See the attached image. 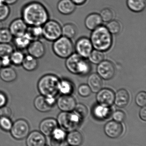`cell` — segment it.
<instances>
[{"label":"cell","instance_id":"6da1fadb","mask_svg":"<svg viewBox=\"0 0 146 146\" xmlns=\"http://www.w3.org/2000/svg\"><path fill=\"white\" fill-rule=\"evenodd\" d=\"M21 17L28 26H42L49 20V15L43 4L32 1L23 6Z\"/></svg>","mask_w":146,"mask_h":146},{"label":"cell","instance_id":"7a4b0ae2","mask_svg":"<svg viewBox=\"0 0 146 146\" xmlns=\"http://www.w3.org/2000/svg\"><path fill=\"white\" fill-rule=\"evenodd\" d=\"M90 40L93 48L103 52L109 50L113 43L112 34L106 27L102 25L93 31Z\"/></svg>","mask_w":146,"mask_h":146},{"label":"cell","instance_id":"3957f363","mask_svg":"<svg viewBox=\"0 0 146 146\" xmlns=\"http://www.w3.org/2000/svg\"><path fill=\"white\" fill-rule=\"evenodd\" d=\"M60 80L57 76L53 74L44 75L38 81V91L43 96L56 97L59 93Z\"/></svg>","mask_w":146,"mask_h":146},{"label":"cell","instance_id":"277c9868","mask_svg":"<svg viewBox=\"0 0 146 146\" xmlns=\"http://www.w3.org/2000/svg\"><path fill=\"white\" fill-rule=\"evenodd\" d=\"M65 65L67 70L75 74L86 75L91 69L90 64L77 53H73L67 57Z\"/></svg>","mask_w":146,"mask_h":146},{"label":"cell","instance_id":"5b68a950","mask_svg":"<svg viewBox=\"0 0 146 146\" xmlns=\"http://www.w3.org/2000/svg\"><path fill=\"white\" fill-rule=\"evenodd\" d=\"M81 120L74 112L62 111L57 116V121L63 130L70 132L75 130L79 127Z\"/></svg>","mask_w":146,"mask_h":146},{"label":"cell","instance_id":"8992f818","mask_svg":"<svg viewBox=\"0 0 146 146\" xmlns=\"http://www.w3.org/2000/svg\"><path fill=\"white\" fill-rule=\"evenodd\" d=\"M53 42V52L58 57L67 59L73 53V44L69 38L63 36Z\"/></svg>","mask_w":146,"mask_h":146},{"label":"cell","instance_id":"52a82bcc","mask_svg":"<svg viewBox=\"0 0 146 146\" xmlns=\"http://www.w3.org/2000/svg\"><path fill=\"white\" fill-rule=\"evenodd\" d=\"M43 38L50 42H54L61 36L62 27L58 22L49 20L43 26Z\"/></svg>","mask_w":146,"mask_h":146},{"label":"cell","instance_id":"ba28073f","mask_svg":"<svg viewBox=\"0 0 146 146\" xmlns=\"http://www.w3.org/2000/svg\"><path fill=\"white\" fill-rule=\"evenodd\" d=\"M11 135L15 139L21 140L28 136L30 131L29 123L24 119H19L13 124L10 129Z\"/></svg>","mask_w":146,"mask_h":146},{"label":"cell","instance_id":"9c48e42d","mask_svg":"<svg viewBox=\"0 0 146 146\" xmlns=\"http://www.w3.org/2000/svg\"><path fill=\"white\" fill-rule=\"evenodd\" d=\"M97 74L105 80H110L112 79L115 73V68L114 64L109 60L103 61L98 65L97 67Z\"/></svg>","mask_w":146,"mask_h":146},{"label":"cell","instance_id":"30bf717a","mask_svg":"<svg viewBox=\"0 0 146 146\" xmlns=\"http://www.w3.org/2000/svg\"><path fill=\"white\" fill-rule=\"evenodd\" d=\"M93 48L90 39L85 37L78 39L75 44L76 53L84 59L88 58Z\"/></svg>","mask_w":146,"mask_h":146},{"label":"cell","instance_id":"8fae6325","mask_svg":"<svg viewBox=\"0 0 146 146\" xmlns=\"http://www.w3.org/2000/svg\"><path fill=\"white\" fill-rule=\"evenodd\" d=\"M115 93L110 88H102L97 93L96 99L99 104L110 107L114 104Z\"/></svg>","mask_w":146,"mask_h":146},{"label":"cell","instance_id":"7c38bea8","mask_svg":"<svg viewBox=\"0 0 146 146\" xmlns=\"http://www.w3.org/2000/svg\"><path fill=\"white\" fill-rule=\"evenodd\" d=\"M58 108L62 111L70 112L74 110L76 105L75 99L71 95H62L57 100Z\"/></svg>","mask_w":146,"mask_h":146},{"label":"cell","instance_id":"4fadbf2b","mask_svg":"<svg viewBox=\"0 0 146 146\" xmlns=\"http://www.w3.org/2000/svg\"><path fill=\"white\" fill-rule=\"evenodd\" d=\"M123 126L121 123L115 121H110L104 127V132L106 135L111 139H117L123 133Z\"/></svg>","mask_w":146,"mask_h":146},{"label":"cell","instance_id":"5bb4252c","mask_svg":"<svg viewBox=\"0 0 146 146\" xmlns=\"http://www.w3.org/2000/svg\"><path fill=\"white\" fill-rule=\"evenodd\" d=\"M27 49L28 54L38 60L43 57L46 52L45 46L40 40L31 41Z\"/></svg>","mask_w":146,"mask_h":146},{"label":"cell","instance_id":"9a60e30c","mask_svg":"<svg viewBox=\"0 0 146 146\" xmlns=\"http://www.w3.org/2000/svg\"><path fill=\"white\" fill-rule=\"evenodd\" d=\"M28 26L21 18H17L10 23L8 29L13 36H20L25 34Z\"/></svg>","mask_w":146,"mask_h":146},{"label":"cell","instance_id":"2e32d148","mask_svg":"<svg viewBox=\"0 0 146 146\" xmlns=\"http://www.w3.org/2000/svg\"><path fill=\"white\" fill-rule=\"evenodd\" d=\"M57 121L52 118L44 119L39 124L40 132L44 135L50 136L57 128Z\"/></svg>","mask_w":146,"mask_h":146},{"label":"cell","instance_id":"e0dca14e","mask_svg":"<svg viewBox=\"0 0 146 146\" xmlns=\"http://www.w3.org/2000/svg\"><path fill=\"white\" fill-rule=\"evenodd\" d=\"M46 142L44 135L39 131H34L28 134L27 137V146H44Z\"/></svg>","mask_w":146,"mask_h":146},{"label":"cell","instance_id":"ac0fdd59","mask_svg":"<svg viewBox=\"0 0 146 146\" xmlns=\"http://www.w3.org/2000/svg\"><path fill=\"white\" fill-rule=\"evenodd\" d=\"M130 100V95L125 89H121L115 94L114 104L119 108H124L128 105Z\"/></svg>","mask_w":146,"mask_h":146},{"label":"cell","instance_id":"d6986e66","mask_svg":"<svg viewBox=\"0 0 146 146\" xmlns=\"http://www.w3.org/2000/svg\"><path fill=\"white\" fill-rule=\"evenodd\" d=\"M87 85L90 87L92 92L97 93L103 88V79L97 74L93 73L88 77Z\"/></svg>","mask_w":146,"mask_h":146},{"label":"cell","instance_id":"ffe728a7","mask_svg":"<svg viewBox=\"0 0 146 146\" xmlns=\"http://www.w3.org/2000/svg\"><path fill=\"white\" fill-rule=\"evenodd\" d=\"M102 19L100 15L93 13L89 15L85 20V24L86 27L90 31H93L102 25Z\"/></svg>","mask_w":146,"mask_h":146},{"label":"cell","instance_id":"44dd1931","mask_svg":"<svg viewBox=\"0 0 146 146\" xmlns=\"http://www.w3.org/2000/svg\"><path fill=\"white\" fill-rule=\"evenodd\" d=\"M33 105L36 110L41 112H49L53 107L48 103L45 97L41 94L34 99Z\"/></svg>","mask_w":146,"mask_h":146},{"label":"cell","instance_id":"7402d4cb","mask_svg":"<svg viewBox=\"0 0 146 146\" xmlns=\"http://www.w3.org/2000/svg\"><path fill=\"white\" fill-rule=\"evenodd\" d=\"M17 78L16 71L11 66L2 67L0 69V78L4 82L7 83L13 82Z\"/></svg>","mask_w":146,"mask_h":146},{"label":"cell","instance_id":"603a6c76","mask_svg":"<svg viewBox=\"0 0 146 146\" xmlns=\"http://www.w3.org/2000/svg\"><path fill=\"white\" fill-rule=\"evenodd\" d=\"M93 115L96 118L100 120L109 118L111 115L110 107L98 104L95 106L93 110Z\"/></svg>","mask_w":146,"mask_h":146},{"label":"cell","instance_id":"cb8c5ba5","mask_svg":"<svg viewBox=\"0 0 146 146\" xmlns=\"http://www.w3.org/2000/svg\"><path fill=\"white\" fill-rule=\"evenodd\" d=\"M76 6L71 0H60L57 3V9L61 13L67 15L74 12Z\"/></svg>","mask_w":146,"mask_h":146},{"label":"cell","instance_id":"d4e9b609","mask_svg":"<svg viewBox=\"0 0 146 146\" xmlns=\"http://www.w3.org/2000/svg\"><path fill=\"white\" fill-rule=\"evenodd\" d=\"M50 144L51 146H62L65 142L66 134L63 129L57 128L50 135Z\"/></svg>","mask_w":146,"mask_h":146},{"label":"cell","instance_id":"484cf974","mask_svg":"<svg viewBox=\"0 0 146 146\" xmlns=\"http://www.w3.org/2000/svg\"><path fill=\"white\" fill-rule=\"evenodd\" d=\"M13 42L17 50H22L27 48L31 40L26 33L20 36L13 37Z\"/></svg>","mask_w":146,"mask_h":146},{"label":"cell","instance_id":"4316f807","mask_svg":"<svg viewBox=\"0 0 146 146\" xmlns=\"http://www.w3.org/2000/svg\"><path fill=\"white\" fill-rule=\"evenodd\" d=\"M21 66L27 72L35 71L38 67V59L29 54L25 55Z\"/></svg>","mask_w":146,"mask_h":146},{"label":"cell","instance_id":"83f0119b","mask_svg":"<svg viewBox=\"0 0 146 146\" xmlns=\"http://www.w3.org/2000/svg\"><path fill=\"white\" fill-rule=\"evenodd\" d=\"M67 141L70 146H79L83 142V137L81 133L76 130L70 132L67 137Z\"/></svg>","mask_w":146,"mask_h":146},{"label":"cell","instance_id":"f1b7e54d","mask_svg":"<svg viewBox=\"0 0 146 146\" xmlns=\"http://www.w3.org/2000/svg\"><path fill=\"white\" fill-rule=\"evenodd\" d=\"M73 91V84L70 81L67 79L60 80L59 84V93L62 95H71Z\"/></svg>","mask_w":146,"mask_h":146},{"label":"cell","instance_id":"f546056e","mask_svg":"<svg viewBox=\"0 0 146 146\" xmlns=\"http://www.w3.org/2000/svg\"><path fill=\"white\" fill-rule=\"evenodd\" d=\"M127 5L133 12L139 13L145 8L146 0H127Z\"/></svg>","mask_w":146,"mask_h":146},{"label":"cell","instance_id":"4dcf8cb0","mask_svg":"<svg viewBox=\"0 0 146 146\" xmlns=\"http://www.w3.org/2000/svg\"><path fill=\"white\" fill-rule=\"evenodd\" d=\"M26 33L31 41L40 40L43 37L42 26H28Z\"/></svg>","mask_w":146,"mask_h":146},{"label":"cell","instance_id":"1f68e13d","mask_svg":"<svg viewBox=\"0 0 146 146\" xmlns=\"http://www.w3.org/2000/svg\"><path fill=\"white\" fill-rule=\"evenodd\" d=\"M77 31V28L73 24H66L62 27V35L70 39L75 36Z\"/></svg>","mask_w":146,"mask_h":146},{"label":"cell","instance_id":"d6a6232c","mask_svg":"<svg viewBox=\"0 0 146 146\" xmlns=\"http://www.w3.org/2000/svg\"><path fill=\"white\" fill-rule=\"evenodd\" d=\"M25 54L21 50H14L9 56L12 65H14L15 66H21L25 58Z\"/></svg>","mask_w":146,"mask_h":146},{"label":"cell","instance_id":"836d02e7","mask_svg":"<svg viewBox=\"0 0 146 146\" xmlns=\"http://www.w3.org/2000/svg\"><path fill=\"white\" fill-rule=\"evenodd\" d=\"M90 62L95 65H98L105 60L103 52L97 50H93L88 57Z\"/></svg>","mask_w":146,"mask_h":146},{"label":"cell","instance_id":"e575fe53","mask_svg":"<svg viewBox=\"0 0 146 146\" xmlns=\"http://www.w3.org/2000/svg\"><path fill=\"white\" fill-rule=\"evenodd\" d=\"M111 34L117 35L121 32L122 27L121 23L117 20L111 21L108 22L106 27Z\"/></svg>","mask_w":146,"mask_h":146},{"label":"cell","instance_id":"d590c367","mask_svg":"<svg viewBox=\"0 0 146 146\" xmlns=\"http://www.w3.org/2000/svg\"><path fill=\"white\" fill-rule=\"evenodd\" d=\"M13 36L8 28L0 30V43H10L13 41Z\"/></svg>","mask_w":146,"mask_h":146},{"label":"cell","instance_id":"8d00e7d4","mask_svg":"<svg viewBox=\"0 0 146 146\" xmlns=\"http://www.w3.org/2000/svg\"><path fill=\"white\" fill-rule=\"evenodd\" d=\"M74 111L75 113L77 114L81 119L85 118L88 115V109L86 106L83 104H76Z\"/></svg>","mask_w":146,"mask_h":146},{"label":"cell","instance_id":"74e56055","mask_svg":"<svg viewBox=\"0 0 146 146\" xmlns=\"http://www.w3.org/2000/svg\"><path fill=\"white\" fill-rule=\"evenodd\" d=\"M13 51V47L10 44L0 43V58L10 56Z\"/></svg>","mask_w":146,"mask_h":146},{"label":"cell","instance_id":"f35d334b","mask_svg":"<svg viewBox=\"0 0 146 146\" xmlns=\"http://www.w3.org/2000/svg\"><path fill=\"white\" fill-rule=\"evenodd\" d=\"M100 15L103 21L109 22L113 19L114 13L110 9L106 8L101 11Z\"/></svg>","mask_w":146,"mask_h":146},{"label":"cell","instance_id":"ab89813d","mask_svg":"<svg viewBox=\"0 0 146 146\" xmlns=\"http://www.w3.org/2000/svg\"><path fill=\"white\" fill-rule=\"evenodd\" d=\"M13 126V123L9 117H0V127L5 131H9Z\"/></svg>","mask_w":146,"mask_h":146},{"label":"cell","instance_id":"60d3db41","mask_svg":"<svg viewBox=\"0 0 146 146\" xmlns=\"http://www.w3.org/2000/svg\"><path fill=\"white\" fill-rule=\"evenodd\" d=\"M10 9L9 6L5 4L0 6V21L6 20L10 13Z\"/></svg>","mask_w":146,"mask_h":146},{"label":"cell","instance_id":"b9f144b4","mask_svg":"<svg viewBox=\"0 0 146 146\" xmlns=\"http://www.w3.org/2000/svg\"><path fill=\"white\" fill-rule=\"evenodd\" d=\"M78 92L81 97L87 98L91 95L92 92L87 84H83L78 88Z\"/></svg>","mask_w":146,"mask_h":146},{"label":"cell","instance_id":"7bdbcfd3","mask_svg":"<svg viewBox=\"0 0 146 146\" xmlns=\"http://www.w3.org/2000/svg\"><path fill=\"white\" fill-rule=\"evenodd\" d=\"M135 103L138 106L143 107L146 105V93L142 91L140 92L135 97Z\"/></svg>","mask_w":146,"mask_h":146},{"label":"cell","instance_id":"ee69618b","mask_svg":"<svg viewBox=\"0 0 146 146\" xmlns=\"http://www.w3.org/2000/svg\"><path fill=\"white\" fill-rule=\"evenodd\" d=\"M112 117L114 121L121 123L126 118L125 113L122 111L117 110L113 113Z\"/></svg>","mask_w":146,"mask_h":146},{"label":"cell","instance_id":"f6af8a7d","mask_svg":"<svg viewBox=\"0 0 146 146\" xmlns=\"http://www.w3.org/2000/svg\"><path fill=\"white\" fill-rule=\"evenodd\" d=\"M12 114V110L7 106L0 108V117H10Z\"/></svg>","mask_w":146,"mask_h":146},{"label":"cell","instance_id":"bcb514c9","mask_svg":"<svg viewBox=\"0 0 146 146\" xmlns=\"http://www.w3.org/2000/svg\"><path fill=\"white\" fill-rule=\"evenodd\" d=\"M8 101L7 96L5 93L0 91V108L7 106Z\"/></svg>","mask_w":146,"mask_h":146},{"label":"cell","instance_id":"7dc6e473","mask_svg":"<svg viewBox=\"0 0 146 146\" xmlns=\"http://www.w3.org/2000/svg\"><path fill=\"white\" fill-rule=\"evenodd\" d=\"M1 61L2 68L10 66L12 65L9 56H5L1 57Z\"/></svg>","mask_w":146,"mask_h":146},{"label":"cell","instance_id":"c3c4849f","mask_svg":"<svg viewBox=\"0 0 146 146\" xmlns=\"http://www.w3.org/2000/svg\"><path fill=\"white\" fill-rule=\"evenodd\" d=\"M139 116L141 120L144 121H146V106L141 107V109L139 111Z\"/></svg>","mask_w":146,"mask_h":146},{"label":"cell","instance_id":"681fc988","mask_svg":"<svg viewBox=\"0 0 146 146\" xmlns=\"http://www.w3.org/2000/svg\"><path fill=\"white\" fill-rule=\"evenodd\" d=\"M4 1L5 4L9 6V5H14V4H15L19 0H4Z\"/></svg>","mask_w":146,"mask_h":146},{"label":"cell","instance_id":"f907efd6","mask_svg":"<svg viewBox=\"0 0 146 146\" xmlns=\"http://www.w3.org/2000/svg\"><path fill=\"white\" fill-rule=\"evenodd\" d=\"M75 4L77 5H81L84 4L87 0H71Z\"/></svg>","mask_w":146,"mask_h":146},{"label":"cell","instance_id":"816d5d0a","mask_svg":"<svg viewBox=\"0 0 146 146\" xmlns=\"http://www.w3.org/2000/svg\"><path fill=\"white\" fill-rule=\"evenodd\" d=\"M5 28L4 27V24H3V21H0V30Z\"/></svg>","mask_w":146,"mask_h":146},{"label":"cell","instance_id":"f5cc1de1","mask_svg":"<svg viewBox=\"0 0 146 146\" xmlns=\"http://www.w3.org/2000/svg\"><path fill=\"white\" fill-rule=\"evenodd\" d=\"M5 4V2H4V0H0V6H2V5Z\"/></svg>","mask_w":146,"mask_h":146},{"label":"cell","instance_id":"db71d44e","mask_svg":"<svg viewBox=\"0 0 146 146\" xmlns=\"http://www.w3.org/2000/svg\"><path fill=\"white\" fill-rule=\"evenodd\" d=\"M2 68L1 64V58H0V69Z\"/></svg>","mask_w":146,"mask_h":146},{"label":"cell","instance_id":"11a10c76","mask_svg":"<svg viewBox=\"0 0 146 146\" xmlns=\"http://www.w3.org/2000/svg\"><path fill=\"white\" fill-rule=\"evenodd\" d=\"M44 146H48L44 145Z\"/></svg>","mask_w":146,"mask_h":146},{"label":"cell","instance_id":"9f6ffc18","mask_svg":"<svg viewBox=\"0 0 146 146\" xmlns=\"http://www.w3.org/2000/svg\"></svg>","mask_w":146,"mask_h":146}]
</instances>
